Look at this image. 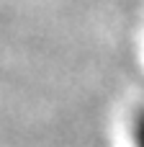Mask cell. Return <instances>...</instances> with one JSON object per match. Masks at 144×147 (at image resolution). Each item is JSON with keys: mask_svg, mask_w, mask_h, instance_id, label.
<instances>
[{"mask_svg": "<svg viewBox=\"0 0 144 147\" xmlns=\"http://www.w3.org/2000/svg\"><path fill=\"white\" fill-rule=\"evenodd\" d=\"M131 140H134V147H144V106L131 119Z\"/></svg>", "mask_w": 144, "mask_h": 147, "instance_id": "6da1fadb", "label": "cell"}]
</instances>
